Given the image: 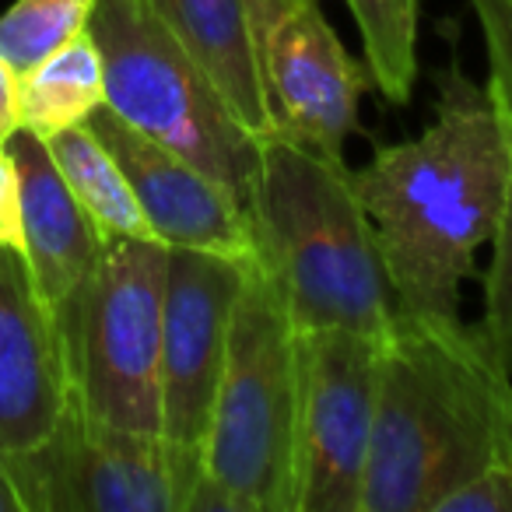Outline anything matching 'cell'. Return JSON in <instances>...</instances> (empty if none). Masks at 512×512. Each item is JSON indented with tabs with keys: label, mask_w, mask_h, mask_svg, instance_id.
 <instances>
[{
	"label": "cell",
	"mask_w": 512,
	"mask_h": 512,
	"mask_svg": "<svg viewBox=\"0 0 512 512\" xmlns=\"http://www.w3.org/2000/svg\"><path fill=\"white\" fill-rule=\"evenodd\" d=\"M249 18L271 130L344 158L369 85L365 60L351 57L320 0H249Z\"/></svg>",
	"instance_id": "9"
},
{
	"label": "cell",
	"mask_w": 512,
	"mask_h": 512,
	"mask_svg": "<svg viewBox=\"0 0 512 512\" xmlns=\"http://www.w3.org/2000/svg\"><path fill=\"white\" fill-rule=\"evenodd\" d=\"M0 249L25 256L22 186H18V165L11 148H0Z\"/></svg>",
	"instance_id": "22"
},
{
	"label": "cell",
	"mask_w": 512,
	"mask_h": 512,
	"mask_svg": "<svg viewBox=\"0 0 512 512\" xmlns=\"http://www.w3.org/2000/svg\"><path fill=\"white\" fill-rule=\"evenodd\" d=\"M46 148L102 239H155L123 165L88 123L46 137Z\"/></svg>",
	"instance_id": "16"
},
{
	"label": "cell",
	"mask_w": 512,
	"mask_h": 512,
	"mask_svg": "<svg viewBox=\"0 0 512 512\" xmlns=\"http://www.w3.org/2000/svg\"><path fill=\"white\" fill-rule=\"evenodd\" d=\"M383 337L299 334L295 512H358L379 400Z\"/></svg>",
	"instance_id": "8"
},
{
	"label": "cell",
	"mask_w": 512,
	"mask_h": 512,
	"mask_svg": "<svg viewBox=\"0 0 512 512\" xmlns=\"http://www.w3.org/2000/svg\"><path fill=\"white\" fill-rule=\"evenodd\" d=\"M439 512H512V463H491L442 498Z\"/></svg>",
	"instance_id": "21"
},
{
	"label": "cell",
	"mask_w": 512,
	"mask_h": 512,
	"mask_svg": "<svg viewBox=\"0 0 512 512\" xmlns=\"http://www.w3.org/2000/svg\"><path fill=\"white\" fill-rule=\"evenodd\" d=\"M299 330L249 264L204 435V470L249 512H295Z\"/></svg>",
	"instance_id": "5"
},
{
	"label": "cell",
	"mask_w": 512,
	"mask_h": 512,
	"mask_svg": "<svg viewBox=\"0 0 512 512\" xmlns=\"http://www.w3.org/2000/svg\"><path fill=\"white\" fill-rule=\"evenodd\" d=\"M151 11L204 67L221 99L256 137H271L260 71H256L249 0H148Z\"/></svg>",
	"instance_id": "14"
},
{
	"label": "cell",
	"mask_w": 512,
	"mask_h": 512,
	"mask_svg": "<svg viewBox=\"0 0 512 512\" xmlns=\"http://www.w3.org/2000/svg\"><path fill=\"white\" fill-rule=\"evenodd\" d=\"M165 271V242L109 239L92 274L50 309L71 393L106 425L162 432Z\"/></svg>",
	"instance_id": "6"
},
{
	"label": "cell",
	"mask_w": 512,
	"mask_h": 512,
	"mask_svg": "<svg viewBox=\"0 0 512 512\" xmlns=\"http://www.w3.org/2000/svg\"><path fill=\"white\" fill-rule=\"evenodd\" d=\"M491 463H512V379L477 327L400 316L383 337L358 512H439Z\"/></svg>",
	"instance_id": "2"
},
{
	"label": "cell",
	"mask_w": 512,
	"mask_h": 512,
	"mask_svg": "<svg viewBox=\"0 0 512 512\" xmlns=\"http://www.w3.org/2000/svg\"><path fill=\"white\" fill-rule=\"evenodd\" d=\"M488 50V81L512 99V0H470Z\"/></svg>",
	"instance_id": "20"
},
{
	"label": "cell",
	"mask_w": 512,
	"mask_h": 512,
	"mask_svg": "<svg viewBox=\"0 0 512 512\" xmlns=\"http://www.w3.org/2000/svg\"><path fill=\"white\" fill-rule=\"evenodd\" d=\"M8 148L15 155L18 186H22V260L39 299L53 309L92 274L106 239L85 207L74 200L43 137L18 130Z\"/></svg>",
	"instance_id": "13"
},
{
	"label": "cell",
	"mask_w": 512,
	"mask_h": 512,
	"mask_svg": "<svg viewBox=\"0 0 512 512\" xmlns=\"http://www.w3.org/2000/svg\"><path fill=\"white\" fill-rule=\"evenodd\" d=\"M92 11L95 0H15L0 15V57L18 74L32 71L85 32Z\"/></svg>",
	"instance_id": "18"
},
{
	"label": "cell",
	"mask_w": 512,
	"mask_h": 512,
	"mask_svg": "<svg viewBox=\"0 0 512 512\" xmlns=\"http://www.w3.org/2000/svg\"><path fill=\"white\" fill-rule=\"evenodd\" d=\"M246 214L256 271L271 281L299 334L355 330L386 337L397 327L376 228L344 158L278 134L264 137Z\"/></svg>",
	"instance_id": "3"
},
{
	"label": "cell",
	"mask_w": 512,
	"mask_h": 512,
	"mask_svg": "<svg viewBox=\"0 0 512 512\" xmlns=\"http://www.w3.org/2000/svg\"><path fill=\"white\" fill-rule=\"evenodd\" d=\"M67 400L71 376L57 320L22 256L0 249V456L39 446Z\"/></svg>",
	"instance_id": "12"
},
{
	"label": "cell",
	"mask_w": 512,
	"mask_h": 512,
	"mask_svg": "<svg viewBox=\"0 0 512 512\" xmlns=\"http://www.w3.org/2000/svg\"><path fill=\"white\" fill-rule=\"evenodd\" d=\"M18 130H22V116H18V71L0 57V148H8Z\"/></svg>",
	"instance_id": "24"
},
{
	"label": "cell",
	"mask_w": 512,
	"mask_h": 512,
	"mask_svg": "<svg viewBox=\"0 0 512 512\" xmlns=\"http://www.w3.org/2000/svg\"><path fill=\"white\" fill-rule=\"evenodd\" d=\"M0 460L25 512H183L204 474V453L162 432L106 425L74 393L39 446Z\"/></svg>",
	"instance_id": "7"
},
{
	"label": "cell",
	"mask_w": 512,
	"mask_h": 512,
	"mask_svg": "<svg viewBox=\"0 0 512 512\" xmlns=\"http://www.w3.org/2000/svg\"><path fill=\"white\" fill-rule=\"evenodd\" d=\"M376 92L404 106L418 81V0H344Z\"/></svg>",
	"instance_id": "17"
},
{
	"label": "cell",
	"mask_w": 512,
	"mask_h": 512,
	"mask_svg": "<svg viewBox=\"0 0 512 512\" xmlns=\"http://www.w3.org/2000/svg\"><path fill=\"white\" fill-rule=\"evenodd\" d=\"M106 106V71L92 32H78L67 46L18 74V116L22 130L53 137L81 127Z\"/></svg>",
	"instance_id": "15"
},
{
	"label": "cell",
	"mask_w": 512,
	"mask_h": 512,
	"mask_svg": "<svg viewBox=\"0 0 512 512\" xmlns=\"http://www.w3.org/2000/svg\"><path fill=\"white\" fill-rule=\"evenodd\" d=\"M488 92L495 99L498 113H502L505 134H509L512 144V99L505 92H498L491 81H488ZM477 330H481L495 362L502 365V372L512 379V162H509L502 214H498L495 235H491V264L488 274H484V320Z\"/></svg>",
	"instance_id": "19"
},
{
	"label": "cell",
	"mask_w": 512,
	"mask_h": 512,
	"mask_svg": "<svg viewBox=\"0 0 512 512\" xmlns=\"http://www.w3.org/2000/svg\"><path fill=\"white\" fill-rule=\"evenodd\" d=\"M0 512H25L22 498L11 484V474L4 470V460H0Z\"/></svg>",
	"instance_id": "25"
},
{
	"label": "cell",
	"mask_w": 512,
	"mask_h": 512,
	"mask_svg": "<svg viewBox=\"0 0 512 512\" xmlns=\"http://www.w3.org/2000/svg\"><path fill=\"white\" fill-rule=\"evenodd\" d=\"M134 186L151 232L165 246L207 249L253 264V228L239 200L183 155L137 134L109 106L88 120Z\"/></svg>",
	"instance_id": "11"
},
{
	"label": "cell",
	"mask_w": 512,
	"mask_h": 512,
	"mask_svg": "<svg viewBox=\"0 0 512 512\" xmlns=\"http://www.w3.org/2000/svg\"><path fill=\"white\" fill-rule=\"evenodd\" d=\"M183 512H249V509L242 505L239 495L221 488V484L204 470V474L197 477V484L190 488V495H186Z\"/></svg>",
	"instance_id": "23"
},
{
	"label": "cell",
	"mask_w": 512,
	"mask_h": 512,
	"mask_svg": "<svg viewBox=\"0 0 512 512\" xmlns=\"http://www.w3.org/2000/svg\"><path fill=\"white\" fill-rule=\"evenodd\" d=\"M106 71V106L137 134L214 176L249 211L264 137L228 109L148 0H95L88 18Z\"/></svg>",
	"instance_id": "4"
},
{
	"label": "cell",
	"mask_w": 512,
	"mask_h": 512,
	"mask_svg": "<svg viewBox=\"0 0 512 512\" xmlns=\"http://www.w3.org/2000/svg\"><path fill=\"white\" fill-rule=\"evenodd\" d=\"M249 264L207 249L169 246L162 299V435L204 453L228 330Z\"/></svg>",
	"instance_id": "10"
},
{
	"label": "cell",
	"mask_w": 512,
	"mask_h": 512,
	"mask_svg": "<svg viewBox=\"0 0 512 512\" xmlns=\"http://www.w3.org/2000/svg\"><path fill=\"white\" fill-rule=\"evenodd\" d=\"M509 162L512 144L491 92L453 71L432 127L379 148L351 172L400 316L460 320V285L495 235Z\"/></svg>",
	"instance_id": "1"
}]
</instances>
